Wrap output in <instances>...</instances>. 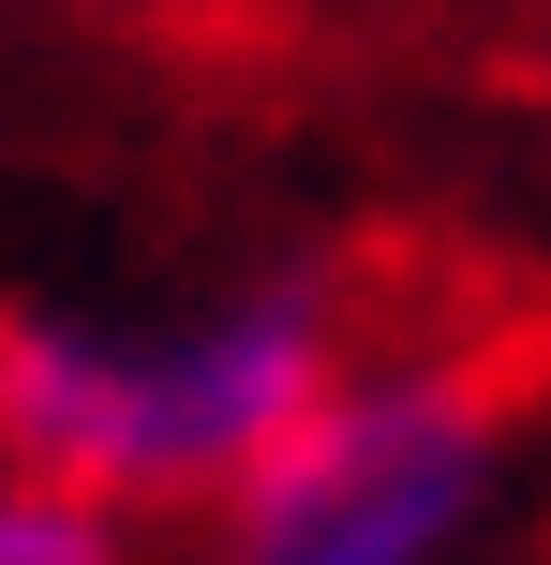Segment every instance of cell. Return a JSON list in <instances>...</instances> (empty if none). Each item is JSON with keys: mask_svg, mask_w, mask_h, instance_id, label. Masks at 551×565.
<instances>
[{"mask_svg": "<svg viewBox=\"0 0 551 565\" xmlns=\"http://www.w3.org/2000/svg\"><path fill=\"white\" fill-rule=\"evenodd\" d=\"M0 565H119V507H89V491H45L0 461Z\"/></svg>", "mask_w": 551, "mask_h": 565, "instance_id": "cell-3", "label": "cell"}, {"mask_svg": "<svg viewBox=\"0 0 551 565\" xmlns=\"http://www.w3.org/2000/svg\"><path fill=\"white\" fill-rule=\"evenodd\" d=\"M507 417L477 372H328L314 417L224 491V565H447L492 507Z\"/></svg>", "mask_w": 551, "mask_h": 565, "instance_id": "cell-2", "label": "cell"}, {"mask_svg": "<svg viewBox=\"0 0 551 565\" xmlns=\"http://www.w3.org/2000/svg\"><path fill=\"white\" fill-rule=\"evenodd\" d=\"M343 372L328 298L268 282L194 328H60V312H0V461L89 507H179V491H239L314 387Z\"/></svg>", "mask_w": 551, "mask_h": 565, "instance_id": "cell-1", "label": "cell"}]
</instances>
